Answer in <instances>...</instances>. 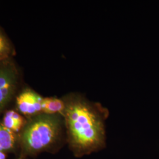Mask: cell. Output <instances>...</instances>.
<instances>
[{
    "label": "cell",
    "mask_w": 159,
    "mask_h": 159,
    "mask_svg": "<svg viewBox=\"0 0 159 159\" xmlns=\"http://www.w3.org/2000/svg\"><path fill=\"white\" fill-rule=\"evenodd\" d=\"M64 102L66 142L74 157L82 158L105 149L108 109L80 95L68 97Z\"/></svg>",
    "instance_id": "6da1fadb"
},
{
    "label": "cell",
    "mask_w": 159,
    "mask_h": 159,
    "mask_svg": "<svg viewBox=\"0 0 159 159\" xmlns=\"http://www.w3.org/2000/svg\"><path fill=\"white\" fill-rule=\"evenodd\" d=\"M67 144L63 116L41 113L25 124L18 138V146L25 156L43 152L56 153Z\"/></svg>",
    "instance_id": "7a4b0ae2"
},
{
    "label": "cell",
    "mask_w": 159,
    "mask_h": 159,
    "mask_svg": "<svg viewBox=\"0 0 159 159\" xmlns=\"http://www.w3.org/2000/svg\"><path fill=\"white\" fill-rule=\"evenodd\" d=\"M17 83L15 70L9 64L0 67V112L10 102Z\"/></svg>",
    "instance_id": "3957f363"
},
{
    "label": "cell",
    "mask_w": 159,
    "mask_h": 159,
    "mask_svg": "<svg viewBox=\"0 0 159 159\" xmlns=\"http://www.w3.org/2000/svg\"><path fill=\"white\" fill-rule=\"evenodd\" d=\"M43 98L34 91L27 90L17 97L18 110L25 116H35L42 113Z\"/></svg>",
    "instance_id": "277c9868"
},
{
    "label": "cell",
    "mask_w": 159,
    "mask_h": 159,
    "mask_svg": "<svg viewBox=\"0 0 159 159\" xmlns=\"http://www.w3.org/2000/svg\"><path fill=\"white\" fill-rule=\"evenodd\" d=\"M18 145L16 134L0 124V152L5 153L14 151Z\"/></svg>",
    "instance_id": "5b68a950"
},
{
    "label": "cell",
    "mask_w": 159,
    "mask_h": 159,
    "mask_svg": "<svg viewBox=\"0 0 159 159\" xmlns=\"http://www.w3.org/2000/svg\"><path fill=\"white\" fill-rule=\"evenodd\" d=\"M2 125L16 134L21 131L26 123L23 116L14 110L6 112L2 119Z\"/></svg>",
    "instance_id": "8992f818"
},
{
    "label": "cell",
    "mask_w": 159,
    "mask_h": 159,
    "mask_svg": "<svg viewBox=\"0 0 159 159\" xmlns=\"http://www.w3.org/2000/svg\"><path fill=\"white\" fill-rule=\"evenodd\" d=\"M65 108L63 100L55 97L43 98L42 102V113L61 115Z\"/></svg>",
    "instance_id": "52a82bcc"
},
{
    "label": "cell",
    "mask_w": 159,
    "mask_h": 159,
    "mask_svg": "<svg viewBox=\"0 0 159 159\" xmlns=\"http://www.w3.org/2000/svg\"><path fill=\"white\" fill-rule=\"evenodd\" d=\"M10 51L9 44L6 39L0 34V58L5 57Z\"/></svg>",
    "instance_id": "ba28073f"
},
{
    "label": "cell",
    "mask_w": 159,
    "mask_h": 159,
    "mask_svg": "<svg viewBox=\"0 0 159 159\" xmlns=\"http://www.w3.org/2000/svg\"><path fill=\"white\" fill-rule=\"evenodd\" d=\"M0 159H7L6 153L3 152H0Z\"/></svg>",
    "instance_id": "9c48e42d"
}]
</instances>
